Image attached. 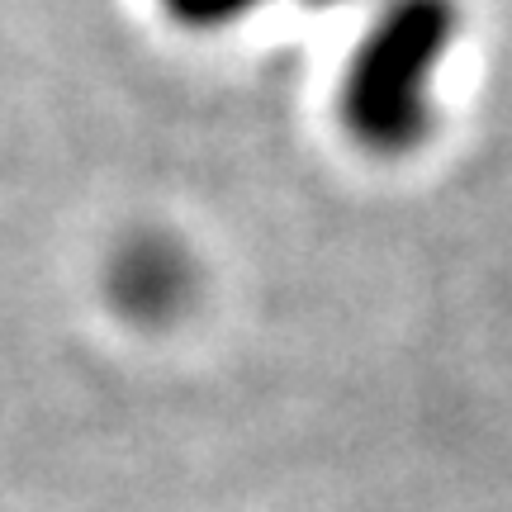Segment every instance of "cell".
I'll return each instance as SVG.
<instances>
[{"label":"cell","mask_w":512,"mask_h":512,"mask_svg":"<svg viewBox=\"0 0 512 512\" xmlns=\"http://www.w3.org/2000/svg\"><path fill=\"white\" fill-rule=\"evenodd\" d=\"M460 34V0H384L342 76V124L361 147L403 157L432 128V81Z\"/></svg>","instance_id":"1"},{"label":"cell","mask_w":512,"mask_h":512,"mask_svg":"<svg viewBox=\"0 0 512 512\" xmlns=\"http://www.w3.org/2000/svg\"><path fill=\"white\" fill-rule=\"evenodd\" d=\"M190 256L162 233H138L114 247L105 266V294L133 323H171L190 299Z\"/></svg>","instance_id":"2"},{"label":"cell","mask_w":512,"mask_h":512,"mask_svg":"<svg viewBox=\"0 0 512 512\" xmlns=\"http://www.w3.org/2000/svg\"><path fill=\"white\" fill-rule=\"evenodd\" d=\"M261 5L266 0H162V10L185 29H223V24L247 19Z\"/></svg>","instance_id":"3"},{"label":"cell","mask_w":512,"mask_h":512,"mask_svg":"<svg viewBox=\"0 0 512 512\" xmlns=\"http://www.w3.org/2000/svg\"><path fill=\"white\" fill-rule=\"evenodd\" d=\"M299 5H313V10H328V5H337V0H299Z\"/></svg>","instance_id":"4"}]
</instances>
